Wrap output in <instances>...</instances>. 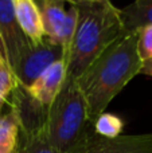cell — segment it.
<instances>
[{
	"instance_id": "obj_12",
	"label": "cell",
	"mask_w": 152,
	"mask_h": 153,
	"mask_svg": "<svg viewBox=\"0 0 152 153\" xmlns=\"http://www.w3.org/2000/svg\"><path fill=\"white\" fill-rule=\"evenodd\" d=\"M18 153H61L57 151L45 134V129L30 134H19Z\"/></svg>"
},
{
	"instance_id": "obj_3",
	"label": "cell",
	"mask_w": 152,
	"mask_h": 153,
	"mask_svg": "<svg viewBox=\"0 0 152 153\" xmlns=\"http://www.w3.org/2000/svg\"><path fill=\"white\" fill-rule=\"evenodd\" d=\"M45 134L61 153H78L94 136L93 122L75 79L66 78L48 106Z\"/></svg>"
},
{
	"instance_id": "obj_7",
	"label": "cell",
	"mask_w": 152,
	"mask_h": 153,
	"mask_svg": "<svg viewBox=\"0 0 152 153\" xmlns=\"http://www.w3.org/2000/svg\"><path fill=\"white\" fill-rule=\"evenodd\" d=\"M7 105L18 118L20 133L30 134L45 129L48 108L37 102L23 86L18 85Z\"/></svg>"
},
{
	"instance_id": "obj_17",
	"label": "cell",
	"mask_w": 152,
	"mask_h": 153,
	"mask_svg": "<svg viewBox=\"0 0 152 153\" xmlns=\"http://www.w3.org/2000/svg\"><path fill=\"white\" fill-rule=\"evenodd\" d=\"M140 74H145L148 76H152V59H148V61L143 62V67Z\"/></svg>"
},
{
	"instance_id": "obj_13",
	"label": "cell",
	"mask_w": 152,
	"mask_h": 153,
	"mask_svg": "<svg viewBox=\"0 0 152 153\" xmlns=\"http://www.w3.org/2000/svg\"><path fill=\"white\" fill-rule=\"evenodd\" d=\"M124 129V121L121 117L113 113H101L93 121V130L97 136L104 138H115L121 136Z\"/></svg>"
},
{
	"instance_id": "obj_8",
	"label": "cell",
	"mask_w": 152,
	"mask_h": 153,
	"mask_svg": "<svg viewBox=\"0 0 152 153\" xmlns=\"http://www.w3.org/2000/svg\"><path fill=\"white\" fill-rule=\"evenodd\" d=\"M78 153H152V133L104 138L94 133Z\"/></svg>"
},
{
	"instance_id": "obj_20",
	"label": "cell",
	"mask_w": 152,
	"mask_h": 153,
	"mask_svg": "<svg viewBox=\"0 0 152 153\" xmlns=\"http://www.w3.org/2000/svg\"><path fill=\"white\" fill-rule=\"evenodd\" d=\"M0 55L4 56V54H3V48H1V43H0Z\"/></svg>"
},
{
	"instance_id": "obj_19",
	"label": "cell",
	"mask_w": 152,
	"mask_h": 153,
	"mask_svg": "<svg viewBox=\"0 0 152 153\" xmlns=\"http://www.w3.org/2000/svg\"><path fill=\"white\" fill-rule=\"evenodd\" d=\"M65 3H70L72 5H80V4H83V3H86V1H90V0H63Z\"/></svg>"
},
{
	"instance_id": "obj_1",
	"label": "cell",
	"mask_w": 152,
	"mask_h": 153,
	"mask_svg": "<svg viewBox=\"0 0 152 153\" xmlns=\"http://www.w3.org/2000/svg\"><path fill=\"white\" fill-rule=\"evenodd\" d=\"M137 39L139 31L120 35L75 79L92 122L142 71L143 61L137 51Z\"/></svg>"
},
{
	"instance_id": "obj_14",
	"label": "cell",
	"mask_w": 152,
	"mask_h": 153,
	"mask_svg": "<svg viewBox=\"0 0 152 153\" xmlns=\"http://www.w3.org/2000/svg\"><path fill=\"white\" fill-rule=\"evenodd\" d=\"M20 128L15 113L8 108L7 111L0 114V148L18 144Z\"/></svg>"
},
{
	"instance_id": "obj_5",
	"label": "cell",
	"mask_w": 152,
	"mask_h": 153,
	"mask_svg": "<svg viewBox=\"0 0 152 153\" xmlns=\"http://www.w3.org/2000/svg\"><path fill=\"white\" fill-rule=\"evenodd\" d=\"M62 47L45 39L40 43H31L26 53L20 56L16 66L12 69L16 81L20 86L28 87L46 69L58 61H63Z\"/></svg>"
},
{
	"instance_id": "obj_2",
	"label": "cell",
	"mask_w": 152,
	"mask_h": 153,
	"mask_svg": "<svg viewBox=\"0 0 152 153\" xmlns=\"http://www.w3.org/2000/svg\"><path fill=\"white\" fill-rule=\"evenodd\" d=\"M75 7L74 35L63 59L66 78L72 79H77L124 34L120 10L110 0H90Z\"/></svg>"
},
{
	"instance_id": "obj_15",
	"label": "cell",
	"mask_w": 152,
	"mask_h": 153,
	"mask_svg": "<svg viewBox=\"0 0 152 153\" xmlns=\"http://www.w3.org/2000/svg\"><path fill=\"white\" fill-rule=\"evenodd\" d=\"M18 81L4 56L0 55V114L3 113L12 93L18 87Z\"/></svg>"
},
{
	"instance_id": "obj_9",
	"label": "cell",
	"mask_w": 152,
	"mask_h": 153,
	"mask_svg": "<svg viewBox=\"0 0 152 153\" xmlns=\"http://www.w3.org/2000/svg\"><path fill=\"white\" fill-rule=\"evenodd\" d=\"M65 81H66V66L63 61H58L51 65L48 69H46L28 87L24 89L37 102L48 108L61 91Z\"/></svg>"
},
{
	"instance_id": "obj_6",
	"label": "cell",
	"mask_w": 152,
	"mask_h": 153,
	"mask_svg": "<svg viewBox=\"0 0 152 153\" xmlns=\"http://www.w3.org/2000/svg\"><path fill=\"white\" fill-rule=\"evenodd\" d=\"M0 43L11 70L31 45L18 24L12 0H0Z\"/></svg>"
},
{
	"instance_id": "obj_16",
	"label": "cell",
	"mask_w": 152,
	"mask_h": 153,
	"mask_svg": "<svg viewBox=\"0 0 152 153\" xmlns=\"http://www.w3.org/2000/svg\"><path fill=\"white\" fill-rule=\"evenodd\" d=\"M137 51L143 62L152 59V26H145L139 30Z\"/></svg>"
},
{
	"instance_id": "obj_4",
	"label": "cell",
	"mask_w": 152,
	"mask_h": 153,
	"mask_svg": "<svg viewBox=\"0 0 152 153\" xmlns=\"http://www.w3.org/2000/svg\"><path fill=\"white\" fill-rule=\"evenodd\" d=\"M37 3L42 15L46 39L62 47L66 55L77 23V7L72 5L66 11L63 0H37Z\"/></svg>"
},
{
	"instance_id": "obj_10",
	"label": "cell",
	"mask_w": 152,
	"mask_h": 153,
	"mask_svg": "<svg viewBox=\"0 0 152 153\" xmlns=\"http://www.w3.org/2000/svg\"><path fill=\"white\" fill-rule=\"evenodd\" d=\"M15 16L24 36L37 45L46 39L42 15L37 0H12Z\"/></svg>"
},
{
	"instance_id": "obj_18",
	"label": "cell",
	"mask_w": 152,
	"mask_h": 153,
	"mask_svg": "<svg viewBox=\"0 0 152 153\" xmlns=\"http://www.w3.org/2000/svg\"><path fill=\"white\" fill-rule=\"evenodd\" d=\"M18 151H19V141H18V144L1 146L0 148V153H18Z\"/></svg>"
},
{
	"instance_id": "obj_11",
	"label": "cell",
	"mask_w": 152,
	"mask_h": 153,
	"mask_svg": "<svg viewBox=\"0 0 152 153\" xmlns=\"http://www.w3.org/2000/svg\"><path fill=\"white\" fill-rule=\"evenodd\" d=\"M120 16L124 34L152 26V0H133V3L120 10Z\"/></svg>"
}]
</instances>
